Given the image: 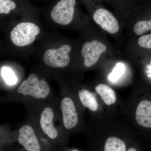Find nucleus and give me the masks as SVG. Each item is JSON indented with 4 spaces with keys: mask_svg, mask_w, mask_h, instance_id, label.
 Returning a JSON list of instances; mask_svg holds the SVG:
<instances>
[{
    "mask_svg": "<svg viewBox=\"0 0 151 151\" xmlns=\"http://www.w3.org/2000/svg\"><path fill=\"white\" fill-rule=\"evenodd\" d=\"M1 75L5 81L10 85H14L17 83V78L14 71L10 68L3 67L1 70Z\"/></svg>",
    "mask_w": 151,
    "mask_h": 151,
    "instance_id": "nucleus-14",
    "label": "nucleus"
},
{
    "mask_svg": "<svg viewBox=\"0 0 151 151\" xmlns=\"http://www.w3.org/2000/svg\"><path fill=\"white\" fill-rule=\"evenodd\" d=\"M40 29L31 22H22L17 25L11 32V40L17 46L29 45L35 40Z\"/></svg>",
    "mask_w": 151,
    "mask_h": 151,
    "instance_id": "nucleus-2",
    "label": "nucleus"
},
{
    "mask_svg": "<svg viewBox=\"0 0 151 151\" xmlns=\"http://www.w3.org/2000/svg\"><path fill=\"white\" fill-rule=\"evenodd\" d=\"M16 7L15 3L12 0H0V14H8Z\"/></svg>",
    "mask_w": 151,
    "mask_h": 151,
    "instance_id": "nucleus-17",
    "label": "nucleus"
},
{
    "mask_svg": "<svg viewBox=\"0 0 151 151\" xmlns=\"http://www.w3.org/2000/svg\"><path fill=\"white\" fill-rule=\"evenodd\" d=\"M76 3V0H60L52 10V19L58 24H69L73 19Z\"/></svg>",
    "mask_w": 151,
    "mask_h": 151,
    "instance_id": "nucleus-4",
    "label": "nucleus"
},
{
    "mask_svg": "<svg viewBox=\"0 0 151 151\" xmlns=\"http://www.w3.org/2000/svg\"><path fill=\"white\" fill-rule=\"evenodd\" d=\"M19 143L27 151H40L41 147L32 127L25 125L19 131Z\"/></svg>",
    "mask_w": 151,
    "mask_h": 151,
    "instance_id": "nucleus-7",
    "label": "nucleus"
},
{
    "mask_svg": "<svg viewBox=\"0 0 151 151\" xmlns=\"http://www.w3.org/2000/svg\"><path fill=\"white\" fill-rule=\"evenodd\" d=\"M78 96L83 106L92 111H97L98 103L94 94L87 89H83L79 91Z\"/></svg>",
    "mask_w": 151,
    "mask_h": 151,
    "instance_id": "nucleus-12",
    "label": "nucleus"
},
{
    "mask_svg": "<svg viewBox=\"0 0 151 151\" xmlns=\"http://www.w3.org/2000/svg\"><path fill=\"white\" fill-rule=\"evenodd\" d=\"M128 151H137V150L135 148H130L129 149V150H128Z\"/></svg>",
    "mask_w": 151,
    "mask_h": 151,
    "instance_id": "nucleus-19",
    "label": "nucleus"
},
{
    "mask_svg": "<svg viewBox=\"0 0 151 151\" xmlns=\"http://www.w3.org/2000/svg\"><path fill=\"white\" fill-rule=\"evenodd\" d=\"M94 20L104 30L115 34L119 30L118 21L109 11L104 9L97 10L93 15Z\"/></svg>",
    "mask_w": 151,
    "mask_h": 151,
    "instance_id": "nucleus-6",
    "label": "nucleus"
},
{
    "mask_svg": "<svg viewBox=\"0 0 151 151\" xmlns=\"http://www.w3.org/2000/svg\"><path fill=\"white\" fill-rule=\"evenodd\" d=\"M17 92L24 95H29L37 99H45L50 92L49 86L44 79L40 80L35 74L32 73L27 79L19 86Z\"/></svg>",
    "mask_w": 151,
    "mask_h": 151,
    "instance_id": "nucleus-1",
    "label": "nucleus"
},
{
    "mask_svg": "<svg viewBox=\"0 0 151 151\" xmlns=\"http://www.w3.org/2000/svg\"><path fill=\"white\" fill-rule=\"evenodd\" d=\"M107 50V47L97 40L86 42L81 49V54L84 57V64L90 67L97 63L101 55Z\"/></svg>",
    "mask_w": 151,
    "mask_h": 151,
    "instance_id": "nucleus-5",
    "label": "nucleus"
},
{
    "mask_svg": "<svg viewBox=\"0 0 151 151\" xmlns=\"http://www.w3.org/2000/svg\"><path fill=\"white\" fill-rule=\"evenodd\" d=\"M139 45L143 48L151 49V34L142 36L138 41Z\"/></svg>",
    "mask_w": 151,
    "mask_h": 151,
    "instance_id": "nucleus-18",
    "label": "nucleus"
},
{
    "mask_svg": "<svg viewBox=\"0 0 151 151\" xmlns=\"http://www.w3.org/2000/svg\"><path fill=\"white\" fill-rule=\"evenodd\" d=\"M61 109L65 128L70 129L75 127L78 123V118L72 99L69 97L63 98L61 102Z\"/></svg>",
    "mask_w": 151,
    "mask_h": 151,
    "instance_id": "nucleus-8",
    "label": "nucleus"
},
{
    "mask_svg": "<svg viewBox=\"0 0 151 151\" xmlns=\"http://www.w3.org/2000/svg\"><path fill=\"white\" fill-rule=\"evenodd\" d=\"M125 69V65L123 63H117L116 67L114 68L113 71L108 76L109 80L112 82H116L123 75Z\"/></svg>",
    "mask_w": 151,
    "mask_h": 151,
    "instance_id": "nucleus-16",
    "label": "nucleus"
},
{
    "mask_svg": "<svg viewBox=\"0 0 151 151\" xmlns=\"http://www.w3.org/2000/svg\"><path fill=\"white\" fill-rule=\"evenodd\" d=\"M134 31L138 35H142L151 30V19L149 21H140L134 26Z\"/></svg>",
    "mask_w": 151,
    "mask_h": 151,
    "instance_id": "nucleus-15",
    "label": "nucleus"
},
{
    "mask_svg": "<svg viewBox=\"0 0 151 151\" xmlns=\"http://www.w3.org/2000/svg\"><path fill=\"white\" fill-rule=\"evenodd\" d=\"M104 151H126V145L121 139L110 137L105 142Z\"/></svg>",
    "mask_w": 151,
    "mask_h": 151,
    "instance_id": "nucleus-13",
    "label": "nucleus"
},
{
    "mask_svg": "<svg viewBox=\"0 0 151 151\" xmlns=\"http://www.w3.org/2000/svg\"><path fill=\"white\" fill-rule=\"evenodd\" d=\"M136 119L140 126L151 128V102L144 100L139 103L136 112Z\"/></svg>",
    "mask_w": 151,
    "mask_h": 151,
    "instance_id": "nucleus-10",
    "label": "nucleus"
},
{
    "mask_svg": "<svg viewBox=\"0 0 151 151\" xmlns=\"http://www.w3.org/2000/svg\"><path fill=\"white\" fill-rule=\"evenodd\" d=\"M95 89L106 105H110L116 103V93L110 86L106 84H100L96 86Z\"/></svg>",
    "mask_w": 151,
    "mask_h": 151,
    "instance_id": "nucleus-11",
    "label": "nucleus"
},
{
    "mask_svg": "<svg viewBox=\"0 0 151 151\" xmlns=\"http://www.w3.org/2000/svg\"><path fill=\"white\" fill-rule=\"evenodd\" d=\"M71 50V47L68 45H63L58 49L48 50L44 54V62L50 67H66L70 63V57L68 53Z\"/></svg>",
    "mask_w": 151,
    "mask_h": 151,
    "instance_id": "nucleus-3",
    "label": "nucleus"
},
{
    "mask_svg": "<svg viewBox=\"0 0 151 151\" xmlns=\"http://www.w3.org/2000/svg\"><path fill=\"white\" fill-rule=\"evenodd\" d=\"M54 113L50 108H45L40 116V125L42 131L50 139L57 137L58 132L53 124Z\"/></svg>",
    "mask_w": 151,
    "mask_h": 151,
    "instance_id": "nucleus-9",
    "label": "nucleus"
}]
</instances>
